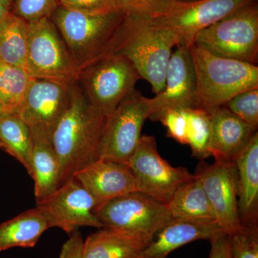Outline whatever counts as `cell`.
I'll return each instance as SVG.
<instances>
[{"mask_svg": "<svg viewBox=\"0 0 258 258\" xmlns=\"http://www.w3.org/2000/svg\"><path fill=\"white\" fill-rule=\"evenodd\" d=\"M52 227L50 218L40 209L27 210L0 224V252L13 247H34Z\"/></svg>", "mask_w": 258, "mask_h": 258, "instance_id": "obj_21", "label": "cell"}, {"mask_svg": "<svg viewBox=\"0 0 258 258\" xmlns=\"http://www.w3.org/2000/svg\"><path fill=\"white\" fill-rule=\"evenodd\" d=\"M120 10L127 14L144 18L157 16L169 8L173 0H115Z\"/></svg>", "mask_w": 258, "mask_h": 258, "instance_id": "obj_31", "label": "cell"}, {"mask_svg": "<svg viewBox=\"0 0 258 258\" xmlns=\"http://www.w3.org/2000/svg\"><path fill=\"white\" fill-rule=\"evenodd\" d=\"M210 113L212 123L210 152L215 160L235 161L248 145L257 129L227 109L219 107Z\"/></svg>", "mask_w": 258, "mask_h": 258, "instance_id": "obj_18", "label": "cell"}, {"mask_svg": "<svg viewBox=\"0 0 258 258\" xmlns=\"http://www.w3.org/2000/svg\"><path fill=\"white\" fill-rule=\"evenodd\" d=\"M108 115L89 104L77 81L70 84L69 102L51 137L61 169V184L99 159Z\"/></svg>", "mask_w": 258, "mask_h": 258, "instance_id": "obj_1", "label": "cell"}, {"mask_svg": "<svg viewBox=\"0 0 258 258\" xmlns=\"http://www.w3.org/2000/svg\"><path fill=\"white\" fill-rule=\"evenodd\" d=\"M160 121L167 128V137L178 143L188 145V124L182 110H169L161 117Z\"/></svg>", "mask_w": 258, "mask_h": 258, "instance_id": "obj_32", "label": "cell"}, {"mask_svg": "<svg viewBox=\"0 0 258 258\" xmlns=\"http://www.w3.org/2000/svg\"><path fill=\"white\" fill-rule=\"evenodd\" d=\"M126 16L121 10L108 13H79L59 5L51 16L79 71L110 55L117 32Z\"/></svg>", "mask_w": 258, "mask_h": 258, "instance_id": "obj_3", "label": "cell"}, {"mask_svg": "<svg viewBox=\"0 0 258 258\" xmlns=\"http://www.w3.org/2000/svg\"><path fill=\"white\" fill-rule=\"evenodd\" d=\"M151 112L150 98L134 89L108 116L99 159L127 164L135 151L144 122Z\"/></svg>", "mask_w": 258, "mask_h": 258, "instance_id": "obj_8", "label": "cell"}, {"mask_svg": "<svg viewBox=\"0 0 258 258\" xmlns=\"http://www.w3.org/2000/svg\"><path fill=\"white\" fill-rule=\"evenodd\" d=\"M197 79V108L210 111L232 98L258 88L257 64L212 55L193 44L189 47Z\"/></svg>", "mask_w": 258, "mask_h": 258, "instance_id": "obj_4", "label": "cell"}, {"mask_svg": "<svg viewBox=\"0 0 258 258\" xmlns=\"http://www.w3.org/2000/svg\"><path fill=\"white\" fill-rule=\"evenodd\" d=\"M3 112H5L3 111V108H2L1 105H0V113H3Z\"/></svg>", "mask_w": 258, "mask_h": 258, "instance_id": "obj_39", "label": "cell"}, {"mask_svg": "<svg viewBox=\"0 0 258 258\" xmlns=\"http://www.w3.org/2000/svg\"><path fill=\"white\" fill-rule=\"evenodd\" d=\"M70 84L32 79L17 114L28 125L32 137L50 139L69 102Z\"/></svg>", "mask_w": 258, "mask_h": 258, "instance_id": "obj_12", "label": "cell"}, {"mask_svg": "<svg viewBox=\"0 0 258 258\" xmlns=\"http://www.w3.org/2000/svg\"><path fill=\"white\" fill-rule=\"evenodd\" d=\"M153 235L135 231L102 227L84 240L86 258H139Z\"/></svg>", "mask_w": 258, "mask_h": 258, "instance_id": "obj_19", "label": "cell"}, {"mask_svg": "<svg viewBox=\"0 0 258 258\" xmlns=\"http://www.w3.org/2000/svg\"><path fill=\"white\" fill-rule=\"evenodd\" d=\"M195 175L201 181L219 225L228 234L240 229L235 161L215 160L200 168Z\"/></svg>", "mask_w": 258, "mask_h": 258, "instance_id": "obj_15", "label": "cell"}, {"mask_svg": "<svg viewBox=\"0 0 258 258\" xmlns=\"http://www.w3.org/2000/svg\"><path fill=\"white\" fill-rule=\"evenodd\" d=\"M36 207L49 217L52 227L69 235L83 227H104L95 215L94 200L74 176L50 196L36 202Z\"/></svg>", "mask_w": 258, "mask_h": 258, "instance_id": "obj_13", "label": "cell"}, {"mask_svg": "<svg viewBox=\"0 0 258 258\" xmlns=\"http://www.w3.org/2000/svg\"><path fill=\"white\" fill-rule=\"evenodd\" d=\"M104 227L154 235L172 219L164 203L139 191L113 199L94 210Z\"/></svg>", "mask_w": 258, "mask_h": 258, "instance_id": "obj_11", "label": "cell"}, {"mask_svg": "<svg viewBox=\"0 0 258 258\" xmlns=\"http://www.w3.org/2000/svg\"><path fill=\"white\" fill-rule=\"evenodd\" d=\"M171 217L191 221L217 222L201 181L195 174L176 189L167 205Z\"/></svg>", "mask_w": 258, "mask_h": 258, "instance_id": "obj_23", "label": "cell"}, {"mask_svg": "<svg viewBox=\"0 0 258 258\" xmlns=\"http://www.w3.org/2000/svg\"><path fill=\"white\" fill-rule=\"evenodd\" d=\"M9 13V10L6 9L3 5H0V21Z\"/></svg>", "mask_w": 258, "mask_h": 258, "instance_id": "obj_36", "label": "cell"}, {"mask_svg": "<svg viewBox=\"0 0 258 258\" xmlns=\"http://www.w3.org/2000/svg\"><path fill=\"white\" fill-rule=\"evenodd\" d=\"M133 171L137 189L167 206L181 184L193 179L184 167H174L161 157L154 136L143 135L127 163Z\"/></svg>", "mask_w": 258, "mask_h": 258, "instance_id": "obj_9", "label": "cell"}, {"mask_svg": "<svg viewBox=\"0 0 258 258\" xmlns=\"http://www.w3.org/2000/svg\"><path fill=\"white\" fill-rule=\"evenodd\" d=\"M257 0H197L189 3L173 2L167 10L147 19L156 28L172 30L178 45L190 47L198 32L242 7Z\"/></svg>", "mask_w": 258, "mask_h": 258, "instance_id": "obj_10", "label": "cell"}, {"mask_svg": "<svg viewBox=\"0 0 258 258\" xmlns=\"http://www.w3.org/2000/svg\"><path fill=\"white\" fill-rule=\"evenodd\" d=\"M226 232L217 222L172 218L153 235L139 258H167L175 249L194 241H210Z\"/></svg>", "mask_w": 258, "mask_h": 258, "instance_id": "obj_17", "label": "cell"}, {"mask_svg": "<svg viewBox=\"0 0 258 258\" xmlns=\"http://www.w3.org/2000/svg\"><path fill=\"white\" fill-rule=\"evenodd\" d=\"M249 125L258 127V88L248 90L237 95L225 106Z\"/></svg>", "mask_w": 258, "mask_h": 258, "instance_id": "obj_30", "label": "cell"}, {"mask_svg": "<svg viewBox=\"0 0 258 258\" xmlns=\"http://www.w3.org/2000/svg\"><path fill=\"white\" fill-rule=\"evenodd\" d=\"M242 225H258V133L235 159Z\"/></svg>", "mask_w": 258, "mask_h": 258, "instance_id": "obj_20", "label": "cell"}, {"mask_svg": "<svg viewBox=\"0 0 258 258\" xmlns=\"http://www.w3.org/2000/svg\"><path fill=\"white\" fill-rule=\"evenodd\" d=\"M74 176L91 195L96 208L125 194L138 191L133 171L125 163L98 159Z\"/></svg>", "mask_w": 258, "mask_h": 258, "instance_id": "obj_16", "label": "cell"}, {"mask_svg": "<svg viewBox=\"0 0 258 258\" xmlns=\"http://www.w3.org/2000/svg\"><path fill=\"white\" fill-rule=\"evenodd\" d=\"M29 23L8 13L0 21V62L25 69Z\"/></svg>", "mask_w": 258, "mask_h": 258, "instance_id": "obj_25", "label": "cell"}, {"mask_svg": "<svg viewBox=\"0 0 258 258\" xmlns=\"http://www.w3.org/2000/svg\"><path fill=\"white\" fill-rule=\"evenodd\" d=\"M174 2H178V3H189V2L197 1V0H173Z\"/></svg>", "mask_w": 258, "mask_h": 258, "instance_id": "obj_38", "label": "cell"}, {"mask_svg": "<svg viewBox=\"0 0 258 258\" xmlns=\"http://www.w3.org/2000/svg\"><path fill=\"white\" fill-rule=\"evenodd\" d=\"M58 258H86L84 240L79 230L70 235L69 240L62 244Z\"/></svg>", "mask_w": 258, "mask_h": 258, "instance_id": "obj_34", "label": "cell"}, {"mask_svg": "<svg viewBox=\"0 0 258 258\" xmlns=\"http://www.w3.org/2000/svg\"><path fill=\"white\" fill-rule=\"evenodd\" d=\"M149 118L159 121L169 110L197 108L198 90L195 67L189 47L177 45L171 55L165 79V87L150 98Z\"/></svg>", "mask_w": 258, "mask_h": 258, "instance_id": "obj_14", "label": "cell"}, {"mask_svg": "<svg viewBox=\"0 0 258 258\" xmlns=\"http://www.w3.org/2000/svg\"><path fill=\"white\" fill-rule=\"evenodd\" d=\"M33 139L28 125L17 113H0V148L31 174Z\"/></svg>", "mask_w": 258, "mask_h": 258, "instance_id": "obj_24", "label": "cell"}, {"mask_svg": "<svg viewBox=\"0 0 258 258\" xmlns=\"http://www.w3.org/2000/svg\"><path fill=\"white\" fill-rule=\"evenodd\" d=\"M32 139L30 176L35 183L36 202H39L47 198L60 187L61 169L50 139L36 137H32Z\"/></svg>", "mask_w": 258, "mask_h": 258, "instance_id": "obj_22", "label": "cell"}, {"mask_svg": "<svg viewBox=\"0 0 258 258\" xmlns=\"http://www.w3.org/2000/svg\"><path fill=\"white\" fill-rule=\"evenodd\" d=\"M25 70L32 79L71 83L79 71L51 18L29 23Z\"/></svg>", "mask_w": 258, "mask_h": 258, "instance_id": "obj_7", "label": "cell"}, {"mask_svg": "<svg viewBox=\"0 0 258 258\" xmlns=\"http://www.w3.org/2000/svg\"><path fill=\"white\" fill-rule=\"evenodd\" d=\"M188 124V145L194 157L204 160L212 157V123L210 113L200 108L182 109Z\"/></svg>", "mask_w": 258, "mask_h": 258, "instance_id": "obj_27", "label": "cell"}, {"mask_svg": "<svg viewBox=\"0 0 258 258\" xmlns=\"http://www.w3.org/2000/svg\"><path fill=\"white\" fill-rule=\"evenodd\" d=\"M211 250L208 258H230L229 234L222 232L210 240Z\"/></svg>", "mask_w": 258, "mask_h": 258, "instance_id": "obj_35", "label": "cell"}, {"mask_svg": "<svg viewBox=\"0 0 258 258\" xmlns=\"http://www.w3.org/2000/svg\"><path fill=\"white\" fill-rule=\"evenodd\" d=\"M58 6V0H13L10 12L31 23L51 18Z\"/></svg>", "mask_w": 258, "mask_h": 258, "instance_id": "obj_29", "label": "cell"}, {"mask_svg": "<svg viewBox=\"0 0 258 258\" xmlns=\"http://www.w3.org/2000/svg\"><path fill=\"white\" fill-rule=\"evenodd\" d=\"M178 44L172 30L156 28L147 19L126 13L111 54H119L132 61L142 79L150 83L153 92L158 94L165 87L172 48Z\"/></svg>", "mask_w": 258, "mask_h": 258, "instance_id": "obj_2", "label": "cell"}, {"mask_svg": "<svg viewBox=\"0 0 258 258\" xmlns=\"http://www.w3.org/2000/svg\"><path fill=\"white\" fill-rule=\"evenodd\" d=\"M12 2H13V0H0V5H3V7H5L6 9L10 11Z\"/></svg>", "mask_w": 258, "mask_h": 258, "instance_id": "obj_37", "label": "cell"}, {"mask_svg": "<svg viewBox=\"0 0 258 258\" xmlns=\"http://www.w3.org/2000/svg\"><path fill=\"white\" fill-rule=\"evenodd\" d=\"M58 3L66 9L89 14L120 10L115 0H58Z\"/></svg>", "mask_w": 258, "mask_h": 258, "instance_id": "obj_33", "label": "cell"}, {"mask_svg": "<svg viewBox=\"0 0 258 258\" xmlns=\"http://www.w3.org/2000/svg\"><path fill=\"white\" fill-rule=\"evenodd\" d=\"M230 258H258V225H242L229 234Z\"/></svg>", "mask_w": 258, "mask_h": 258, "instance_id": "obj_28", "label": "cell"}, {"mask_svg": "<svg viewBox=\"0 0 258 258\" xmlns=\"http://www.w3.org/2000/svg\"><path fill=\"white\" fill-rule=\"evenodd\" d=\"M31 79L25 69L0 62V105L3 111L18 113Z\"/></svg>", "mask_w": 258, "mask_h": 258, "instance_id": "obj_26", "label": "cell"}, {"mask_svg": "<svg viewBox=\"0 0 258 258\" xmlns=\"http://www.w3.org/2000/svg\"><path fill=\"white\" fill-rule=\"evenodd\" d=\"M194 44L218 57L257 64V1L198 32Z\"/></svg>", "mask_w": 258, "mask_h": 258, "instance_id": "obj_5", "label": "cell"}, {"mask_svg": "<svg viewBox=\"0 0 258 258\" xmlns=\"http://www.w3.org/2000/svg\"><path fill=\"white\" fill-rule=\"evenodd\" d=\"M140 79L132 61L119 54H111L81 70L76 81L89 104L109 115Z\"/></svg>", "mask_w": 258, "mask_h": 258, "instance_id": "obj_6", "label": "cell"}]
</instances>
